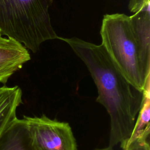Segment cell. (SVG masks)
I'll return each instance as SVG.
<instances>
[{"label": "cell", "mask_w": 150, "mask_h": 150, "mask_svg": "<svg viewBox=\"0 0 150 150\" xmlns=\"http://www.w3.org/2000/svg\"><path fill=\"white\" fill-rule=\"evenodd\" d=\"M101 45L127 80L143 91L150 79L149 6L131 16L105 14L102 20Z\"/></svg>", "instance_id": "obj_2"}, {"label": "cell", "mask_w": 150, "mask_h": 150, "mask_svg": "<svg viewBox=\"0 0 150 150\" xmlns=\"http://www.w3.org/2000/svg\"><path fill=\"white\" fill-rule=\"evenodd\" d=\"M30 59L29 52L22 44L0 35V83L5 84Z\"/></svg>", "instance_id": "obj_5"}, {"label": "cell", "mask_w": 150, "mask_h": 150, "mask_svg": "<svg viewBox=\"0 0 150 150\" xmlns=\"http://www.w3.org/2000/svg\"><path fill=\"white\" fill-rule=\"evenodd\" d=\"M23 120L36 150H77L76 139L67 122L45 115H25Z\"/></svg>", "instance_id": "obj_4"}, {"label": "cell", "mask_w": 150, "mask_h": 150, "mask_svg": "<svg viewBox=\"0 0 150 150\" xmlns=\"http://www.w3.org/2000/svg\"><path fill=\"white\" fill-rule=\"evenodd\" d=\"M94 150H114L112 148H111V147H110V146H108V147H107V148H101V149H94Z\"/></svg>", "instance_id": "obj_10"}, {"label": "cell", "mask_w": 150, "mask_h": 150, "mask_svg": "<svg viewBox=\"0 0 150 150\" xmlns=\"http://www.w3.org/2000/svg\"><path fill=\"white\" fill-rule=\"evenodd\" d=\"M53 0H0V35L33 53L48 40L58 39L49 15Z\"/></svg>", "instance_id": "obj_3"}, {"label": "cell", "mask_w": 150, "mask_h": 150, "mask_svg": "<svg viewBox=\"0 0 150 150\" xmlns=\"http://www.w3.org/2000/svg\"><path fill=\"white\" fill-rule=\"evenodd\" d=\"M21 88L13 87H0V137L17 118L16 110L22 103Z\"/></svg>", "instance_id": "obj_6"}, {"label": "cell", "mask_w": 150, "mask_h": 150, "mask_svg": "<svg viewBox=\"0 0 150 150\" xmlns=\"http://www.w3.org/2000/svg\"><path fill=\"white\" fill-rule=\"evenodd\" d=\"M0 150H36L23 118H17L1 135Z\"/></svg>", "instance_id": "obj_7"}, {"label": "cell", "mask_w": 150, "mask_h": 150, "mask_svg": "<svg viewBox=\"0 0 150 150\" xmlns=\"http://www.w3.org/2000/svg\"><path fill=\"white\" fill-rule=\"evenodd\" d=\"M122 150H150V146L147 140L135 141L129 144Z\"/></svg>", "instance_id": "obj_9"}, {"label": "cell", "mask_w": 150, "mask_h": 150, "mask_svg": "<svg viewBox=\"0 0 150 150\" xmlns=\"http://www.w3.org/2000/svg\"><path fill=\"white\" fill-rule=\"evenodd\" d=\"M149 119L150 91L149 83L143 91V99L141 107L138 114L132 133L127 142L121 146L122 149L132 142L147 140L150 132Z\"/></svg>", "instance_id": "obj_8"}, {"label": "cell", "mask_w": 150, "mask_h": 150, "mask_svg": "<svg viewBox=\"0 0 150 150\" xmlns=\"http://www.w3.org/2000/svg\"><path fill=\"white\" fill-rule=\"evenodd\" d=\"M83 61L96 86V101L110 117L108 146L124 145L129 139L141 108L143 91L132 86L116 67L103 46L81 39L58 38Z\"/></svg>", "instance_id": "obj_1"}]
</instances>
